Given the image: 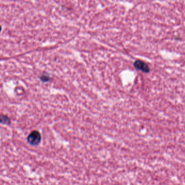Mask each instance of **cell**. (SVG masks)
Returning a JSON list of instances; mask_svg holds the SVG:
<instances>
[{
  "label": "cell",
  "instance_id": "obj_1",
  "mask_svg": "<svg viewBox=\"0 0 185 185\" xmlns=\"http://www.w3.org/2000/svg\"><path fill=\"white\" fill-rule=\"evenodd\" d=\"M41 140L40 133L38 131L34 130L30 134L27 138L28 142L32 146H36L40 144Z\"/></svg>",
  "mask_w": 185,
  "mask_h": 185
},
{
  "label": "cell",
  "instance_id": "obj_2",
  "mask_svg": "<svg viewBox=\"0 0 185 185\" xmlns=\"http://www.w3.org/2000/svg\"><path fill=\"white\" fill-rule=\"evenodd\" d=\"M134 66L136 69L144 71V73H147L150 71L148 66L146 63L140 60H136L134 62Z\"/></svg>",
  "mask_w": 185,
  "mask_h": 185
},
{
  "label": "cell",
  "instance_id": "obj_3",
  "mask_svg": "<svg viewBox=\"0 0 185 185\" xmlns=\"http://www.w3.org/2000/svg\"><path fill=\"white\" fill-rule=\"evenodd\" d=\"M0 123L8 125L10 123V119L4 115H0Z\"/></svg>",
  "mask_w": 185,
  "mask_h": 185
},
{
  "label": "cell",
  "instance_id": "obj_4",
  "mask_svg": "<svg viewBox=\"0 0 185 185\" xmlns=\"http://www.w3.org/2000/svg\"><path fill=\"white\" fill-rule=\"evenodd\" d=\"M40 79L43 82H47L49 80L50 78L47 75H42L40 77Z\"/></svg>",
  "mask_w": 185,
  "mask_h": 185
},
{
  "label": "cell",
  "instance_id": "obj_5",
  "mask_svg": "<svg viewBox=\"0 0 185 185\" xmlns=\"http://www.w3.org/2000/svg\"><path fill=\"white\" fill-rule=\"evenodd\" d=\"M1 27L0 26V32H1Z\"/></svg>",
  "mask_w": 185,
  "mask_h": 185
}]
</instances>
